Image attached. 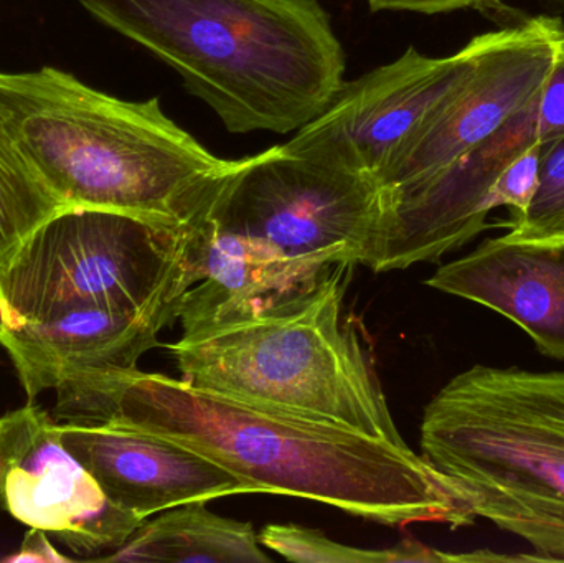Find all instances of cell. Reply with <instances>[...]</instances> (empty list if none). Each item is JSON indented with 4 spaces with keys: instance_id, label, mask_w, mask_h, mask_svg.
<instances>
[{
    "instance_id": "1",
    "label": "cell",
    "mask_w": 564,
    "mask_h": 563,
    "mask_svg": "<svg viewBox=\"0 0 564 563\" xmlns=\"http://www.w3.org/2000/svg\"><path fill=\"white\" fill-rule=\"evenodd\" d=\"M55 392L53 416L62 423L172 440L237 476L250 492L308 499L394 528L476 522L466 495L408 445L268 412L138 369L79 373Z\"/></svg>"
},
{
    "instance_id": "19",
    "label": "cell",
    "mask_w": 564,
    "mask_h": 563,
    "mask_svg": "<svg viewBox=\"0 0 564 563\" xmlns=\"http://www.w3.org/2000/svg\"><path fill=\"white\" fill-rule=\"evenodd\" d=\"M507 237L533 243L564 240V134L542 142L539 187L522 214L510 215Z\"/></svg>"
},
{
    "instance_id": "13",
    "label": "cell",
    "mask_w": 564,
    "mask_h": 563,
    "mask_svg": "<svg viewBox=\"0 0 564 563\" xmlns=\"http://www.w3.org/2000/svg\"><path fill=\"white\" fill-rule=\"evenodd\" d=\"M177 311L175 303L142 311L83 307L48 320L0 323V346L33 402L79 373L138 369Z\"/></svg>"
},
{
    "instance_id": "22",
    "label": "cell",
    "mask_w": 564,
    "mask_h": 563,
    "mask_svg": "<svg viewBox=\"0 0 564 563\" xmlns=\"http://www.w3.org/2000/svg\"><path fill=\"white\" fill-rule=\"evenodd\" d=\"M368 7L371 12H381V10H408V12L426 13V15H434V13L453 12L459 9H476L479 12L487 13L492 19L506 25L520 22L513 20V17L506 15L510 12L502 0H367Z\"/></svg>"
},
{
    "instance_id": "15",
    "label": "cell",
    "mask_w": 564,
    "mask_h": 563,
    "mask_svg": "<svg viewBox=\"0 0 564 563\" xmlns=\"http://www.w3.org/2000/svg\"><path fill=\"white\" fill-rule=\"evenodd\" d=\"M324 273L289 260L264 241L207 221L192 245V286L181 297L177 320L182 329H195L312 286Z\"/></svg>"
},
{
    "instance_id": "18",
    "label": "cell",
    "mask_w": 564,
    "mask_h": 563,
    "mask_svg": "<svg viewBox=\"0 0 564 563\" xmlns=\"http://www.w3.org/2000/svg\"><path fill=\"white\" fill-rule=\"evenodd\" d=\"M261 545L299 563H427L457 562V554L426 548L413 539L380 551L350 548L335 542L324 532L297 524H270L261 531Z\"/></svg>"
},
{
    "instance_id": "16",
    "label": "cell",
    "mask_w": 564,
    "mask_h": 563,
    "mask_svg": "<svg viewBox=\"0 0 564 563\" xmlns=\"http://www.w3.org/2000/svg\"><path fill=\"white\" fill-rule=\"evenodd\" d=\"M102 562L268 563L250 522L221 518L207 501L187 502L145 519L134 534Z\"/></svg>"
},
{
    "instance_id": "6",
    "label": "cell",
    "mask_w": 564,
    "mask_h": 563,
    "mask_svg": "<svg viewBox=\"0 0 564 563\" xmlns=\"http://www.w3.org/2000/svg\"><path fill=\"white\" fill-rule=\"evenodd\" d=\"M195 235L119 212L62 208L0 263V323L48 320L83 307L181 304L192 286Z\"/></svg>"
},
{
    "instance_id": "10",
    "label": "cell",
    "mask_w": 564,
    "mask_h": 563,
    "mask_svg": "<svg viewBox=\"0 0 564 563\" xmlns=\"http://www.w3.org/2000/svg\"><path fill=\"white\" fill-rule=\"evenodd\" d=\"M0 498L17 521L85 557L116 551L144 522L106 498L63 445L62 425L33 402L0 419Z\"/></svg>"
},
{
    "instance_id": "23",
    "label": "cell",
    "mask_w": 564,
    "mask_h": 563,
    "mask_svg": "<svg viewBox=\"0 0 564 563\" xmlns=\"http://www.w3.org/2000/svg\"><path fill=\"white\" fill-rule=\"evenodd\" d=\"M6 561L10 563H63L69 562V559L53 548L48 532L30 528L29 534L23 539L17 554L10 555Z\"/></svg>"
},
{
    "instance_id": "7",
    "label": "cell",
    "mask_w": 564,
    "mask_h": 563,
    "mask_svg": "<svg viewBox=\"0 0 564 563\" xmlns=\"http://www.w3.org/2000/svg\"><path fill=\"white\" fill-rule=\"evenodd\" d=\"M384 210L383 187L371 175L274 145L245 158L208 221L324 273L335 264L371 268Z\"/></svg>"
},
{
    "instance_id": "21",
    "label": "cell",
    "mask_w": 564,
    "mask_h": 563,
    "mask_svg": "<svg viewBox=\"0 0 564 563\" xmlns=\"http://www.w3.org/2000/svg\"><path fill=\"white\" fill-rule=\"evenodd\" d=\"M539 132L542 142L564 134V25L558 32L555 62L539 96Z\"/></svg>"
},
{
    "instance_id": "5",
    "label": "cell",
    "mask_w": 564,
    "mask_h": 563,
    "mask_svg": "<svg viewBox=\"0 0 564 563\" xmlns=\"http://www.w3.org/2000/svg\"><path fill=\"white\" fill-rule=\"evenodd\" d=\"M421 450L476 519L564 562V372L464 370L424 409Z\"/></svg>"
},
{
    "instance_id": "14",
    "label": "cell",
    "mask_w": 564,
    "mask_h": 563,
    "mask_svg": "<svg viewBox=\"0 0 564 563\" xmlns=\"http://www.w3.org/2000/svg\"><path fill=\"white\" fill-rule=\"evenodd\" d=\"M426 284L507 317L543 356L564 360V240L489 238L441 267Z\"/></svg>"
},
{
    "instance_id": "4",
    "label": "cell",
    "mask_w": 564,
    "mask_h": 563,
    "mask_svg": "<svg viewBox=\"0 0 564 563\" xmlns=\"http://www.w3.org/2000/svg\"><path fill=\"white\" fill-rule=\"evenodd\" d=\"M350 270L335 264L312 286L184 331L169 346L182 379L268 412L406 445L344 320Z\"/></svg>"
},
{
    "instance_id": "11",
    "label": "cell",
    "mask_w": 564,
    "mask_h": 563,
    "mask_svg": "<svg viewBox=\"0 0 564 563\" xmlns=\"http://www.w3.org/2000/svg\"><path fill=\"white\" fill-rule=\"evenodd\" d=\"M536 142H542L539 98L473 151L387 205L371 270H406L469 243L487 228V217L496 208L494 187L503 169Z\"/></svg>"
},
{
    "instance_id": "8",
    "label": "cell",
    "mask_w": 564,
    "mask_h": 563,
    "mask_svg": "<svg viewBox=\"0 0 564 563\" xmlns=\"http://www.w3.org/2000/svg\"><path fill=\"white\" fill-rule=\"evenodd\" d=\"M482 45L484 35L476 36L444 58L410 46L397 62L341 83L324 111L282 148L380 182L411 139L469 78Z\"/></svg>"
},
{
    "instance_id": "2",
    "label": "cell",
    "mask_w": 564,
    "mask_h": 563,
    "mask_svg": "<svg viewBox=\"0 0 564 563\" xmlns=\"http://www.w3.org/2000/svg\"><path fill=\"white\" fill-rule=\"evenodd\" d=\"M0 112L65 207L119 212L195 235L243 167L212 154L159 98L126 101L53 66L0 72Z\"/></svg>"
},
{
    "instance_id": "3",
    "label": "cell",
    "mask_w": 564,
    "mask_h": 563,
    "mask_svg": "<svg viewBox=\"0 0 564 563\" xmlns=\"http://www.w3.org/2000/svg\"><path fill=\"white\" fill-rule=\"evenodd\" d=\"M167 63L234 134L299 131L345 82L318 0H76Z\"/></svg>"
},
{
    "instance_id": "9",
    "label": "cell",
    "mask_w": 564,
    "mask_h": 563,
    "mask_svg": "<svg viewBox=\"0 0 564 563\" xmlns=\"http://www.w3.org/2000/svg\"><path fill=\"white\" fill-rule=\"evenodd\" d=\"M562 26L553 17H525L484 33L469 78L381 175L387 205L473 151L539 98L555 62Z\"/></svg>"
},
{
    "instance_id": "12",
    "label": "cell",
    "mask_w": 564,
    "mask_h": 563,
    "mask_svg": "<svg viewBox=\"0 0 564 563\" xmlns=\"http://www.w3.org/2000/svg\"><path fill=\"white\" fill-rule=\"evenodd\" d=\"M59 425L63 445L106 498L144 521L187 502L250 495L237 476L172 440L121 426Z\"/></svg>"
},
{
    "instance_id": "24",
    "label": "cell",
    "mask_w": 564,
    "mask_h": 563,
    "mask_svg": "<svg viewBox=\"0 0 564 563\" xmlns=\"http://www.w3.org/2000/svg\"><path fill=\"white\" fill-rule=\"evenodd\" d=\"M3 511V502H2V498H0V512Z\"/></svg>"
},
{
    "instance_id": "17",
    "label": "cell",
    "mask_w": 564,
    "mask_h": 563,
    "mask_svg": "<svg viewBox=\"0 0 564 563\" xmlns=\"http://www.w3.org/2000/svg\"><path fill=\"white\" fill-rule=\"evenodd\" d=\"M62 208L23 158L0 112V263Z\"/></svg>"
},
{
    "instance_id": "20",
    "label": "cell",
    "mask_w": 564,
    "mask_h": 563,
    "mask_svg": "<svg viewBox=\"0 0 564 563\" xmlns=\"http://www.w3.org/2000/svg\"><path fill=\"white\" fill-rule=\"evenodd\" d=\"M540 155H542V142H536L520 152L503 169L494 187L496 208L507 207L512 214H522L527 210L539 187Z\"/></svg>"
}]
</instances>
